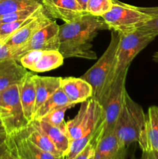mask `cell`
I'll list each match as a JSON object with an SVG mask.
<instances>
[{"instance_id":"cell-1","label":"cell","mask_w":158,"mask_h":159,"mask_svg":"<svg viewBox=\"0 0 158 159\" xmlns=\"http://www.w3.org/2000/svg\"><path fill=\"white\" fill-rule=\"evenodd\" d=\"M104 30L108 28L102 17L90 14L74 23H64L59 30L58 51L64 58L96 59L97 55L92 50L91 42L99 31Z\"/></svg>"},{"instance_id":"cell-2","label":"cell","mask_w":158,"mask_h":159,"mask_svg":"<svg viewBox=\"0 0 158 159\" xmlns=\"http://www.w3.org/2000/svg\"><path fill=\"white\" fill-rule=\"evenodd\" d=\"M119 41V34L112 30L111 40L100 58L86 72L81 76L91 85L92 98L101 103L116 78V53Z\"/></svg>"},{"instance_id":"cell-3","label":"cell","mask_w":158,"mask_h":159,"mask_svg":"<svg viewBox=\"0 0 158 159\" xmlns=\"http://www.w3.org/2000/svg\"><path fill=\"white\" fill-rule=\"evenodd\" d=\"M145 119L146 113L141 106L133 100L126 92L122 108L113 130L121 148L127 149L133 143H138Z\"/></svg>"},{"instance_id":"cell-4","label":"cell","mask_w":158,"mask_h":159,"mask_svg":"<svg viewBox=\"0 0 158 159\" xmlns=\"http://www.w3.org/2000/svg\"><path fill=\"white\" fill-rule=\"evenodd\" d=\"M108 30L120 35L128 34L139 29L150 19V16L137 6L113 0L112 9L102 16Z\"/></svg>"},{"instance_id":"cell-5","label":"cell","mask_w":158,"mask_h":159,"mask_svg":"<svg viewBox=\"0 0 158 159\" xmlns=\"http://www.w3.org/2000/svg\"><path fill=\"white\" fill-rule=\"evenodd\" d=\"M157 36L156 33L143 29H137L124 35L119 34L116 53V77L122 71L129 69L133 59Z\"/></svg>"},{"instance_id":"cell-6","label":"cell","mask_w":158,"mask_h":159,"mask_svg":"<svg viewBox=\"0 0 158 159\" xmlns=\"http://www.w3.org/2000/svg\"><path fill=\"white\" fill-rule=\"evenodd\" d=\"M0 120L7 135L23 130L29 124L20 102L18 85L0 92Z\"/></svg>"},{"instance_id":"cell-7","label":"cell","mask_w":158,"mask_h":159,"mask_svg":"<svg viewBox=\"0 0 158 159\" xmlns=\"http://www.w3.org/2000/svg\"><path fill=\"white\" fill-rule=\"evenodd\" d=\"M104 120L101 104L93 98L81 102L77 114L66 122L67 134L73 141L95 130Z\"/></svg>"},{"instance_id":"cell-8","label":"cell","mask_w":158,"mask_h":159,"mask_svg":"<svg viewBox=\"0 0 158 159\" xmlns=\"http://www.w3.org/2000/svg\"><path fill=\"white\" fill-rule=\"evenodd\" d=\"M128 70L119 73L112 83L108 92L105 93L101 102L105 122L104 133H111L114 130L115 124L119 116L126 93L125 79Z\"/></svg>"},{"instance_id":"cell-9","label":"cell","mask_w":158,"mask_h":159,"mask_svg":"<svg viewBox=\"0 0 158 159\" xmlns=\"http://www.w3.org/2000/svg\"><path fill=\"white\" fill-rule=\"evenodd\" d=\"M6 145L8 150L19 159H64V156H57L37 147L20 130L7 135Z\"/></svg>"},{"instance_id":"cell-10","label":"cell","mask_w":158,"mask_h":159,"mask_svg":"<svg viewBox=\"0 0 158 159\" xmlns=\"http://www.w3.org/2000/svg\"><path fill=\"white\" fill-rule=\"evenodd\" d=\"M63 57L59 51H29L25 53L19 62L26 69L33 72H45L56 69L64 63Z\"/></svg>"},{"instance_id":"cell-11","label":"cell","mask_w":158,"mask_h":159,"mask_svg":"<svg viewBox=\"0 0 158 159\" xmlns=\"http://www.w3.org/2000/svg\"><path fill=\"white\" fill-rule=\"evenodd\" d=\"M60 26L53 20L37 31L22 48H19L22 56L29 51H58ZM21 56V57H22Z\"/></svg>"},{"instance_id":"cell-12","label":"cell","mask_w":158,"mask_h":159,"mask_svg":"<svg viewBox=\"0 0 158 159\" xmlns=\"http://www.w3.org/2000/svg\"><path fill=\"white\" fill-rule=\"evenodd\" d=\"M42 5L53 19L64 23H74L81 20L87 12L76 0H41Z\"/></svg>"},{"instance_id":"cell-13","label":"cell","mask_w":158,"mask_h":159,"mask_svg":"<svg viewBox=\"0 0 158 159\" xmlns=\"http://www.w3.org/2000/svg\"><path fill=\"white\" fill-rule=\"evenodd\" d=\"M54 19L47 13L45 9H43L41 12L31 18L26 24L15 31L3 43H6L12 48H22L30 40L31 37L37 31L50 23Z\"/></svg>"},{"instance_id":"cell-14","label":"cell","mask_w":158,"mask_h":159,"mask_svg":"<svg viewBox=\"0 0 158 159\" xmlns=\"http://www.w3.org/2000/svg\"><path fill=\"white\" fill-rule=\"evenodd\" d=\"M142 152H158V107L152 106L146 114L139 141Z\"/></svg>"},{"instance_id":"cell-15","label":"cell","mask_w":158,"mask_h":159,"mask_svg":"<svg viewBox=\"0 0 158 159\" xmlns=\"http://www.w3.org/2000/svg\"><path fill=\"white\" fill-rule=\"evenodd\" d=\"M60 88L74 105L81 103L93 96L91 85L81 77L61 78Z\"/></svg>"},{"instance_id":"cell-16","label":"cell","mask_w":158,"mask_h":159,"mask_svg":"<svg viewBox=\"0 0 158 159\" xmlns=\"http://www.w3.org/2000/svg\"><path fill=\"white\" fill-rule=\"evenodd\" d=\"M33 73L28 71L19 84L20 99L25 117L28 122L33 120L36 107V89L33 81Z\"/></svg>"},{"instance_id":"cell-17","label":"cell","mask_w":158,"mask_h":159,"mask_svg":"<svg viewBox=\"0 0 158 159\" xmlns=\"http://www.w3.org/2000/svg\"><path fill=\"white\" fill-rule=\"evenodd\" d=\"M27 69L14 59L0 61V92L15 85H19Z\"/></svg>"},{"instance_id":"cell-18","label":"cell","mask_w":158,"mask_h":159,"mask_svg":"<svg viewBox=\"0 0 158 159\" xmlns=\"http://www.w3.org/2000/svg\"><path fill=\"white\" fill-rule=\"evenodd\" d=\"M126 151L119 146L113 132L104 133L96 146L94 159H125Z\"/></svg>"},{"instance_id":"cell-19","label":"cell","mask_w":158,"mask_h":159,"mask_svg":"<svg viewBox=\"0 0 158 159\" xmlns=\"http://www.w3.org/2000/svg\"><path fill=\"white\" fill-rule=\"evenodd\" d=\"M60 77H46L33 75L36 89L35 113L42 104L60 87Z\"/></svg>"},{"instance_id":"cell-20","label":"cell","mask_w":158,"mask_h":159,"mask_svg":"<svg viewBox=\"0 0 158 159\" xmlns=\"http://www.w3.org/2000/svg\"><path fill=\"white\" fill-rule=\"evenodd\" d=\"M20 131L31 142L33 143L40 148L43 149V151L50 152L57 156H63L62 154L57 150L55 145L53 144L52 141L40 129L35 120L29 122L27 126Z\"/></svg>"},{"instance_id":"cell-21","label":"cell","mask_w":158,"mask_h":159,"mask_svg":"<svg viewBox=\"0 0 158 159\" xmlns=\"http://www.w3.org/2000/svg\"><path fill=\"white\" fill-rule=\"evenodd\" d=\"M35 120L37 121L40 129L44 132L45 134L55 145L57 150L62 154L63 156L65 157L69 150L70 144H71V141L67 134L66 127L63 128V127H56L42 120Z\"/></svg>"},{"instance_id":"cell-22","label":"cell","mask_w":158,"mask_h":159,"mask_svg":"<svg viewBox=\"0 0 158 159\" xmlns=\"http://www.w3.org/2000/svg\"><path fill=\"white\" fill-rule=\"evenodd\" d=\"M65 106H72L73 107L74 105L70 102L68 98L67 97L65 93L60 87L36 111L33 120H41L53 110H56L59 107H65Z\"/></svg>"},{"instance_id":"cell-23","label":"cell","mask_w":158,"mask_h":159,"mask_svg":"<svg viewBox=\"0 0 158 159\" xmlns=\"http://www.w3.org/2000/svg\"><path fill=\"white\" fill-rule=\"evenodd\" d=\"M41 5V0H0V16Z\"/></svg>"},{"instance_id":"cell-24","label":"cell","mask_w":158,"mask_h":159,"mask_svg":"<svg viewBox=\"0 0 158 159\" xmlns=\"http://www.w3.org/2000/svg\"><path fill=\"white\" fill-rule=\"evenodd\" d=\"M44 9L43 5L39 6H34V7L29 8L23 10L16 11V12H11V13L6 14V15L0 16V24L6 23H12V22L18 21V20H26L30 17L34 16L37 13L42 11Z\"/></svg>"},{"instance_id":"cell-25","label":"cell","mask_w":158,"mask_h":159,"mask_svg":"<svg viewBox=\"0 0 158 159\" xmlns=\"http://www.w3.org/2000/svg\"><path fill=\"white\" fill-rule=\"evenodd\" d=\"M113 0H88L85 11L88 14L102 17L112 9Z\"/></svg>"},{"instance_id":"cell-26","label":"cell","mask_w":158,"mask_h":159,"mask_svg":"<svg viewBox=\"0 0 158 159\" xmlns=\"http://www.w3.org/2000/svg\"><path fill=\"white\" fill-rule=\"evenodd\" d=\"M72 106H65V107H59L56 110H53L50 113L42 118V120H44L46 122L49 123L51 125L56 126V127H66V122L64 121V115L67 110Z\"/></svg>"},{"instance_id":"cell-27","label":"cell","mask_w":158,"mask_h":159,"mask_svg":"<svg viewBox=\"0 0 158 159\" xmlns=\"http://www.w3.org/2000/svg\"><path fill=\"white\" fill-rule=\"evenodd\" d=\"M104 131H105V130H103V131L101 132L100 134H99L97 136L94 137V138L90 141L89 144H88L81 152H79V153L72 159H94V151H95L96 146H97L100 138H102V136L103 135Z\"/></svg>"},{"instance_id":"cell-28","label":"cell","mask_w":158,"mask_h":159,"mask_svg":"<svg viewBox=\"0 0 158 159\" xmlns=\"http://www.w3.org/2000/svg\"><path fill=\"white\" fill-rule=\"evenodd\" d=\"M21 56V53L19 48H12L6 43L0 41V61L14 59L19 61Z\"/></svg>"},{"instance_id":"cell-29","label":"cell","mask_w":158,"mask_h":159,"mask_svg":"<svg viewBox=\"0 0 158 159\" xmlns=\"http://www.w3.org/2000/svg\"><path fill=\"white\" fill-rule=\"evenodd\" d=\"M139 29L150 30L158 34V15L150 16V20L146 22Z\"/></svg>"},{"instance_id":"cell-30","label":"cell","mask_w":158,"mask_h":159,"mask_svg":"<svg viewBox=\"0 0 158 159\" xmlns=\"http://www.w3.org/2000/svg\"><path fill=\"white\" fill-rule=\"evenodd\" d=\"M0 159H19L7 149L6 145L0 151Z\"/></svg>"},{"instance_id":"cell-31","label":"cell","mask_w":158,"mask_h":159,"mask_svg":"<svg viewBox=\"0 0 158 159\" xmlns=\"http://www.w3.org/2000/svg\"><path fill=\"white\" fill-rule=\"evenodd\" d=\"M140 10L143 12H146L148 14L149 16H152L158 15V6H155V7H139Z\"/></svg>"},{"instance_id":"cell-32","label":"cell","mask_w":158,"mask_h":159,"mask_svg":"<svg viewBox=\"0 0 158 159\" xmlns=\"http://www.w3.org/2000/svg\"><path fill=\"white\" fill-rule=\"evenodd\" d=\"M143 159H158V152H142Z\"/></svg>"},{"instance_id":"cell-33","label":"cell","mask_w":158,"mask_h":159,"mask_svg":"<svg viewBox=\"0 0 158 159\" xmlns=\"http://www.w3.org/2000/svg\"><path fill=\"white\" fill-rule=\"evenodd\" d=\"M6 138H7L6 134H0V151L6 146Z\"/></svg>"},{"instance_id":"cell-34","label":"cell","mask_w":158,"mask_h":159,"mask_svg":"<svg viewBox=\"0 0 158 159\" xmlns=\"http://www.w3.org/2000/svg\"><path fill=\"white\" fill-rule=\"evenodd\" d=\"M77 2L80 4V6H81L82 9L85 11V9H86V6H87V3H88V0H76ZM86 12V11H85Z\"/></svg>"},{"instance_id":"cell-35","label":"cell","mask_w":158,"mask_h":159,"mask_svg":"<svg viewBox=\"0 0 158 159\" xmlns=\"http://www.w3.org/2000/svg\"><path fill=\"white\" fill-rule=\"evenodd\" d=\"M152 58H153V61L158 63V51H157V52H155L154 54H153V57H152Z\"/></svg>"},{"instance_id":"cell-36","label":"cell","mask_w":158,"mask_h":159,"mask_svg":"<svg viewBox=\"0 0 158 159\" xmlns=\"http://www.w3.org/2000/svg\"><path fill=\"white\" fill-rule=\"evenodd\" d=\"M0 130H4V131H5L4 128H3L2 125V123H1V120H0ZM5 132H6V131H5Z\"/></svg>"},{"instance_id":"cell-37","label":"cell","mask_w":158,"mask_h":159,"mask_svg":"<svg viewBox=\"0 0 158 159\" xmlns=\"http://www.w3.org/2000/svg\"><path fill=\"white\" fill-rule=\"evenodd\" d=\"M4 133H5V134H6V132L4 131V130H0V134H4Z\"/></svg>"},{"instance_id":"cell-38","label":"cell","mask_w":158,"mask_h":159,"mask_svg":"<svg viewBox=\"0 0 158 159\" xmlns=\"http://www.w3.org/2000/svg\"><path fill=\"white\" fill-rule=\"evenodd\" d=\"M131 159H143L142 158H135V157H133V158H132Z\"/></svg>"},{"instance_id":"cell-39","label":"cell","mask_w":158,"mask_h":159,"mask_svg":"<svg viewBox=\"0 0 158 159\" xmlns=\"http://www.w3.org/2000/svg\"><path fill=\"white\" fill-rule=\"evenodd\" d=\"M0 41H1V40H0Z\"/></svg>"}]
</instances>
